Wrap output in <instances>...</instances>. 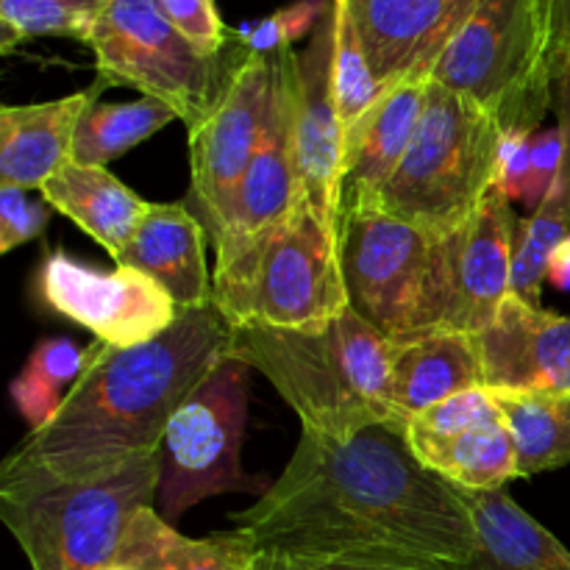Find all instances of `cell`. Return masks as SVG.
I'll return each instance as SVG.
<instances>
[{
    "label": "cell",
    "mask_w": 570,
    "mask_h": 570,
    "mask_svg": "<svg viewBox=\"0 0 570 570\" xmlns=\"http://www.w3.org/2000/svg\"><path fill=\"white\" fill-rule=\"evenodd\" d=\"M518 215L499 187L476 215L449 234V332L479 334L512 295V239Z\"/></svg>",
    "instance_id": "cell-18"
},
{
    "label": "cell",
    "mask_w": 570,
    "mask_h": 570,
    "mask_svg": "<svg viewBox=\"0 0 570 570\" xmlns=\"http://www.w3.org/2000/svg\"><path fill=\"white\" fill-rule=\"evenodd\" d=\"M410 449L432 473L460 490H504L518 479L515 443L488 387L468 390L406 423Z\"/></svg>",
    "instance_id": "cell-14"
},
{
    "label": "cell",
    "mask_w": 570,
    "mask_h": 570,
    "mask_svg": "<svg viewBox=\"0 0 570 570\" xmlns=\"http://www.w3.org/2000/svg\"><path fill=\"white\" fill-rule=\"evenodd\" d=\"M546 282L557 289H570V234L554 248L549 262V278Z\"/></svg>",
    "instance_id": "cell-40"
},
{
    "label": "cell",
    "mask_w": 570,
    "mask_h": 570,
    "mask_svg": "<svg viewBox=\"0 0 570 570\" xmlns=\"http://www.w3.org/2000/svg\"><path fill=\"white\" fill-rule=\"evenodd\" d=\"M173 120L176 111L154 98H139L131 104H92L72 134L70 161L106 167Z\"/></svg>",
    "instance_id": "cell-27"
},
{
    "label": "cell",
    "mask_w": 570,
    "mask_h": 570,
    "mask_svg": "<svg viewBox=\"0 0 570 570\" xmlns=\"http://www.w3.org/2000/svg\"><path fill=\"white\" fill-rule=\"evenodd\" d=\"M98 570H134V568L122 566V562H109V566H104V568H98Z\"/></svg>",
    "instance_id": "cell-41"
},
{
    "label": "cell",
    "mask_w": 570,
    "mask_h": 570,
    "mask_svg": "<svg viewBox=\"0 0 570 570\" xmlns=\"http://www.w3.org/2000/svg\"><path fill=\"white\" fill-rule=\"evenodd\" d=\"M212 304L232 328H317L351 309L340 232L304 198L287 220L215 245Z\"/></svg>",
    "instance_id": "cell-5"
},
{
    "label": "cell",
    "mask_w": 570,
    "mask_h": 570,
    "mask_svg": "<svg viewBox=\"0 0 570 570\" xmlns=\"http://www.w3.org/2000/svg\"><path fill=\"white\" fill-rule=\"evenodd\" d=\"M340 265L348 304L393 340L415 343L449 321V239L365 198L340 212Z\"/></svg>",
    "instance_id": "cell-6"
},
{
    "label": "cell",
    "mask_w": 570,
    "mask_h": 570,
    "mask_svg": "<svg viewBox=\"0 0 570 570\" xmlns=\"http://www.w3.org/2000/svg\"><path fill=\"white\" fill-rule=\"evenodd\" d=\"M26 193L28 189L0 181V254H9L20 245L31 243L48 226L53 206H48L45 200L31 204Z\"/></svg>",
    "instance_id": "cell-34"
},
{
    "label": "cell",
    "mask_w": 570,
    "mask_h": 570,
    "mask_svg": "<svg viewBox=\"0 0 570 570\" xmlns=\"http://www.w3.org/2000/svg\"><path fill=\"white\" fill-rule=\"evenodd\" d=\"M328 9L332 0H295L265 20L239 26L237 37L250 53L271 56L282 48H293L298 39L312 37Z\"/></svg>",
    "instance_id": "cell-32"
},
{
    "label": "cell",
    "mask_w": 570,
    "mask_h": 570,
    "mask_svg": "<svg viewBox=\"0 0 570 570\" xmlns=\"http://www.w3.org/2000/svg\"><path fill=\"white\" fill-rule=\"evenodd\" d=\"M476 387H484L476 337L443 328L399 345L390 373V410L406 426L440 401Z\"/></svg>",
    "instance_id": "cell-22"
},
{
    "label": "cell",
    "mask_w": 570,
    "mask_h": 570,
    "mask_svg": "<svg viewBox=\"0 0 570 570\" xmlns=\"http://www.w3.org/2000/svg\"><path fill=\"white\" fill-rule=\"evenodd\" d=\"M159 451L95 479H61L11 451L0 465V521L31 570H98L115 562L134 518L156 507Z\"/></svg>",
    "instance_id": "cell-4"
},
{
    "label": "cell",
    "mask_w": 570,
    "mask_h": 570,
    "mask_svg": "<svg viewBox=\"0 0 570 570\" xmlns=\"http://www.w3.org/2000/svg\"><path fill=\"white\" fill-rule=\"evenodd\" d=\"M515 443L518 479L570 465V395L493 393Z\"/></svg>",
    "instance_id": "cell-26"
},
{
    "label": "cell",
    "mask_w": 570,
    "mask_h": 570,
    "mask_svg": "<svg viewBox=\"0 0 570 570\" xmlns=\"http://www.w3.org/2000/svg\"><path fill=\"white\" fill-rule=\"evenodd\" d=\"M232 523L271 557L462 566L479 546L462 490L429 471L393 423L343 440L304 429L282 476Z\"/></svg>",
    "instance_id": "cell-1"
},
{
    "label": "cell",
    "mask_w": 570,
    "mask_h": 570,
    "mask_svg": "<svg viewBox=\"0 0 570 570\" xmlns=\"http://www.w3.org/2000/svg\"><path fill=\"white\" fill-rule=\"evenodd\" d=\"M479 0H345L373 78L384 89L429 81Z\"/></svg>",
    "instance_id": "cell-15"
},
{
    "label": "cell",
    "mask_w": 570,
    "mask_h": 570,
    "mask_svg": "<svg viewBox=\"0 0 570 570\" xmlns=\"http://www.w3.org/2000/svg\"><path fill=\"white\" fill-rule=\"evenodd\" d=\"M250 371L254 367L228 356L173 415L161 440L156 493V512L167 523L212 495L256 490V479L239 468Z\"/></svg>",
    "instance_id": "cell-10"
},
{
    "label": "cell",
    "mask_w": 570,
    "mask_h": 570,
    "mask_svg": "<svg viewBox=\"0 0 570 570\" xmlns=\"http://www.w3.org/2000/svg\"><path fill=\"white\" fill-rule=\"evenodd\" d=\"M395 351L354 309L304 332L232 328L234 360L267 376L301 426L337 440L376 423L404 426L390 410Z\"/></svg>",
    "instance_id": "cell-3"
},
{
    "label": "cell",
    "mask_w": 570,
    "mask_h": 570,
    "mask_svg": "<svg viewBox=\"0 0 570 570\" xmlns=\"http://www.w3.org/2000/svg\"><path fill=\"white\" fill-rule=\"evenodd\" d=\"M554 109L557 126L562 128V137H566V165H562L560 181L570 198V61H562L554 70Z\"/></svg>",
    "instance_id": "cell-39"
},
{
    "label": "cell",
    "mask_w": 570,
    "mask_h": 570,
    "mask_svg": "<svg viewBox=\"0 0 570 570\" xmlns=\"http://www.w3.org/2000/svg\"><path fill=\"white\" fill-rule=\"evenodd\" d=\"M33 293L45 309L70 317L115 348L150 343L181 315L170 293L145 273L120 265L104 273L65 250L45 256Z\"/></svg>",
    "instance_id": "cell-11"
},
{
    "label": "cell",
    "mask_w": 570,
    "mask_h": 570,
    "mask_svg": "<svg viewBox=\"0 0 570 570\" xmlns=\"http://www.w3.org/2000/svg\"><path fill=\"white\" fill-rule=\"evenodd\" d=\"M429 81H401L345 137L343 206L379 193L410 148L426 104Z\"/></svg>",
    "instance_id": "cell-21"
},
{
    "label": "cell",
    "mask_w": 570,
    "mask_h": 570,
    "mask_svg": "<svg viewBox=\"0 0 570 570\" xmlns=\"http://www.w3.org/2000/svg\"><path fill=\"white\" fill-rule=\"evenodd\" d=\"M562 165H566V137H562V128H546L538 131L532 139V176H529L527 198L523 204L529 209H540L543 200L549 198L551 189H554L557 178L562 176Z\"/></svg>",
    "instance_id": "cell-35"
},
{
    "label": "cell",
    "mask_w": 570,
    "mask_h": 570,
    "mask_svg": "<svg viewBox=\"0 0 570 570\" xmlns=\"http://www.w3.org/2000/svg\"><path fill=\"white\" fill-rule=\"evenodd\" d=\"M109 83L59 100L0 109V181L20 189H39L67 159L78 120Z\"/></svg>",
    "instance_id": "cell-20"
},
{
    "label": "cell",
    "mask_w": 570,
    "mask_h": 570,
    "mask_svg": "<svg viewBox=\"0 0 570 570\" xmlns=\"http://www.w3.org/2000/svg\"><path fill=\"white\" fill-rule=\"evenodd\" d=\"M570 234V198L557 178L554 189L540 209L518 217L512 239V293L540 306L543 282L549 278V262L557 245Z\"/></svg>",
    "instance_id": "cell-29"
},
{
    "label": "cell",
    "mask_w": 570,
    "mask_h": 570,
    "mask_svg": "<svg viewBox=\"0 0 570 570\" xmlns=\"http://www.w3.org/2000/svg\"><path fill=\"white\" fill-rule=\"evenodd\" d=\"M479 546L471 560L451 570H570V551L534 521L507 490H462Z\"/></svg>",
    "instance_id": "cell-24"
},
{
    "label": "cell",
    "mask_w": 570,
    "mask_h": 570,
    "mask_svg": "<svg viewBox=\"0 0 570 570\" xmlns=\"http://www.w3.org/2000/svg\"><path fill=\"white\" fill-rule=\"evenodd\" d=\"M104 0H0V50L11 53L33 37L89 42Z\"/></svg>",
    "instance_id": "cell-30"
},
{
    "label": "cell",
    "mask_w": 570,
    "mask_h": 570,
    "mask_svg": "<svg viewBox=\"0 0 570 570\" xmlns=\"http://www.w3.org/2000/svg\"><path fill=\"white\" fill-rule=\"evenodd\" d=\"M543 28L546 59H549L551 76L562 61H570V0H534Z\"/></svg>",
    "instance_id": "cell-38"
},
{
    "label": "cell",
    "mask_w": 570,
    "mask_h": 570,
    "mask_svg": "<svg viewBox=\"0 0 570 570\" xmlns=\"http://www.w3.org/2000/svg\"><path fill=\"white\" fill-rule=\"evenodd\" d=\"M267 95H271V56H256L234 76L226 98L215 111L189 128V209L204 223L209 243L223 232L234 193L248 170L262 137Z\"/></svg>",
    "instance_id": "cell-12"
},
{
    "label": "cell",
    "mask_w": 570,
    "mask_h": 570,
    "mask_svg": "<svg viewBox=\"0 0 570 570\" xmlns=\"http://www.w3.org/2000/svg\"><path fill=\"white\" fill-rule=\"evenodd\" d=\"M473 337L490 393L570 395V317L512 293Z\"/></svg>",
    "instance_id": "cell-16"
},
{
    "label": "cell",
    "mask_w": 570,
    "mask_h": 570,
    "mask_svg": "<svg viewBox=\"0 0 570 570\" xmlns=\"http://www.w3.org/2000/svg\"><path fill=\"white\" fill-rule=\"evenodd\" d=\"M78 382L48 423L17 443L61 479H95L161 451L167 426L200 382L232 356V326L215 309H189L134 348L95 340Z\"/></svg>",
    "instance_id": "cell-2"
},
{
    "label": "cell",
    "mask_w": 570,
    "mask_h": 570,
    "mask_svg": "<svg viewBox=\"0 0 570 570\" xmlns=\"http://www.w3.org/2000/svg\"><path fill=\"white\" fill-rule=\"evenodd\" d=\"M206 245H212L209 234L189 204H150L137 234L115 262L154 278L181 312L204 309L212 304Z\"/></svg>",
    "instance_id": "cell-19"
},
{
    "label": "cell",
    "mask_w": 570,
    "mask_h": 570,
    "mask_svg": "<svg viewBox=\"0 0 570 570\" xmlns=\"http://www.w3.org/2000/svg\"><path fill=\"white\" fill-rule=\"evenodd\" d=\"M87 348H78L72 340L53 337L37 343L28 356L26 367L17 373L9 393L20 415L31 423V429L42 426L53 417L65 401V387L70 390L78 382L87 365Z\"/></svg>",
    "instance_id": "cell-28"
},
{
    "label": "cell",
    "mask_w": 570,
    "mask_h": 570,
    "mask_svg": "<svg viewBox=\"0 0 570 570\" xmlns=\"http://www.w3.org/2000/svg\"><path fill=\"white\" fill-rule=\"evenodd\" d=\"M295 56H298L295 48L271 53V95H267L259 145L234 193L226 226L215 237L212 248L226 237H250L287 220L298 204L301 187L293 134Z\"/></svg>",
    "instance_id": "cell-17"
},
{
    "label": "cell",
    "mask_w": 570,
    "mask_h": 570,
    "mask_svg": "<svg viewBox=\"0 0 570 570\" xmlns=\"http://www.w3.org/2000/svg\"><path fill=\"white\" fill-rule=\"evenodd\" d=\"M161 14L204 53L217 56L237 42V31L217 14L215 0H156Z\"/></svg>",
    "instance_id": "cell-33"
},
{
    "label": "cell",
    "mask_w": 570,
    "mask_h": 570,
    "mask_svg": "<svg viewBox=\"0 0 570 570\" xmlns=\"http://www.w3.org/2000/svg\"><path fill=\"white\" fill-rule=\"evenodd\" d=\"M334 45H337V6L295 56L293 72V134L295 170L301 198L340 232L343 206L345 131L334 100Z\"/></svg>",
    "instance_id": "cell-13"
},
{
    "label": "cell",
    "mask_w": 570,
    "mask_h": 570,
    "mask_svg": "<svg viewBox=\"0 0 570 570\" xmlns=\"http://www.w3.org/2000/svg\"><path fill=\"white\" fill-rule=\"evenodd\" d=\"M337 6V45H334V100H337L340 122L348 137L351 128L379 104L387 89L373 78L371 65L365 59L356 28L351 22L345 0H334Z\"/></svg>",
    "instance_id": "cell-31"
},
{
    "label": "cell",
    "mask_w": 570,
    "mask_h": 570,
    "mask_svg": "<svg viewBox=\"0 0 570 570\" xmlns=\"http://www.w3.org/2000/svg\"><path fill=\"white\" fill-rule=\"evenodd\" d=\"M87 45L100 81L161 100L187 128L220 106L237 70L250 59L239 37L217 56L198 50L156 0H104Z\"/></svg>",
    "instance_id": "cell-8"
},
{
    "label": "cell",
    "mask_w": 570,
    "mask_h": 570,
    "mask_svg": "<svg viewBox=\"0 0 570 570\" xmlns=\"http://www.w3.org/2000/svg\"><path fill=\"white\" fill-rule=\"evenodd\" d=\"M39 195L95 243L104 245L111 259L126 250L150 209L148 200L139 198L106 167L78 165L70 159L39 187Z\"/></svg>",
    "instance_id": "cell-23"
},
{
    "label": "cell",
    "mask_w": 570,
    "mask_h": 570,
    "mask_svg": "<svg viewBox=\"0 0 570 570\" xmlns=\"http://www.w3.org/2000/svg\"><path fill=\"white\" fill-rule=\"evenodd\" d=\"M259 570H451L438 562L365 560V557H271L262 554Z\"/></svg>",
    "instance_id": "cell-36"
},
{
    "label": "cell",
    "mask_w": 570,
    "mask_h": 570,
    "mask_svg": "<svg viewBox=\"0 0 570 570\" xmlns=\"http://www.w3.org/2000/svg\"><path fill=\"white\" fill-rule=\"evenodd\" d=\"M262 551L243 532L193 540L173 529L156 507L139 512L122 538L115 562L134 570H259Z\"/></svg>",
    "instance_id": "cell-25"
},
{
    "label": "cell",
    "mask_w": 570,
    "mask_h": 570,
    "mask_svg": "<svg viewBox=\"0 0 570 570\" xmlns=\"http://www.w3.org/2000/svg\"><path fill=\"white\" fill-rule=\"evenodd\" d=\"M429 81L465 95L504 134H538L554 106V76L546 59L538 3L479 0Z\"/></svg>",
    "instance_id": "cell-9"
},
{
    "label": "cell",
    "mask_w": 570,
    "mask_h": 570,
    "mask_svg": "<svg viewBox=\"0 0 570 570\" xmlns=\"http://www.w3.org/2000/svg\"><path fill=\"white\" fill-rule=\"evenodd\" d=\"M532 139L534 134L527 131H507L501 137L499 189L510 200L527 198L529 176H532Z\"/></svg>",
    "instance_id": "cell-37"
},
{
    "label": "cell",
    "mask_w": 570,
    "mask_h": 570,
    "mask_svg": "<svg viewBox=\"0 0 570 570\" xmlns=\"http://www.w3.org/2000/svg\"><path fill=\"white\" fill-rule=\"evenodd\" d=\"M501 137L504 131L488 111L429 81L415 137L371 200L401 220L449 237L499 187Z\"/></svg>",
    "instance_id": "cell-7"
}]
</instances>
